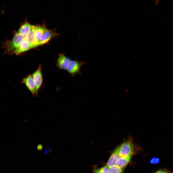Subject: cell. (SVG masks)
I'll list each match as a JSON object with an SVG mask.
<instances>
[{
  "label": "cell",
  "instance_id": "cell-18",
  "mask_svg": "<svg viewBox=\"0 0 173 173\" xmlns=\"http://www.w3.org/2000/svg\"><path fill=\"white\" fill-rule=\"evenodd\" d=\"M52 150L49 147H47L44 152V154H46L50 152Z\"/></svg>",
  "mask_w": 173,
  "mask_h": 173
},
{
  "label": "cell",
  "instance_id": "cell-9",
  "mask_svg": "<svg viewBox=\"0 0 173 173\" xmlns=\"http://www.w3.org/2000/svg\"><path fill=\"white\" fill-rule=\"evenodd\" d=\"M36 26L32 25L28 34L25 37V39L30 44L32 48L36 47L35 32Z\"/></svg>",
  "mask_w": 173,
  "mask_h": 173
},
{
  "label": "cell",
  "instance_id": "cell-7",
  "mask_svg": "<svg viewBox=\"0 0 173 173\" xmlns=\"http://www.w3.org/2000/svg\"><path fill=\"white\" fill-rule=\"evenodd\" d=\"M59 35L54 31L46 29L43 34L40 45L47 43L52 38Z\"/></svg>",
  "mask_w": 173,
  "mask_h": 173
},
{
  "label": "cell",
  "instance_id": "cell-10",
  "mask_svg": "<svg viewBox=\"0 0 173 173\" xmlns=\"http://www.w3.org/2000/svg\"><path fill=\"white\" fill-rule=\"evenodd\" d=\"M120 157L118 147L114 150L111 155L106 165L109 167L116 165Z\"/></svg>",
  "mask_w": 173,
  "mask_h": 173
},
{
  "label": "cell",
  "instance_id": "cell-21",
  "mask_svg": "<svg viewBox=\"0 0 173 173\" xmlns=\"http://www.w3.org/2000/svg\"><path fill=\"white\" fill-rule=\"evenodd\" d=\"M94 173H96L95 172H94Z\"/></svg>",
  "mask_w": 173,
  "mask_h": 173
},
{
  "label": "cell",
  "instance_id": "cell-19",
  "mask_svg": "<svg viewBox=\"0 0 173 173\" xmlns=\"http://www.w3.org/2000/svg\"><path fill=\"white\" fill-rule=\"evenodd\" d=\"M37 148L38 150H41L43 148L42 145L40 143L38 144L37 146Z\"/></svg>",
  "mask_w": 173,
  "mask_h": 173
},
{
  "label": "cell",
  "instance_id": "cell-4",
  "mask_svg": "<svg viewBox=\"0 0 173 173\" xmlns=\"http://www.w3.org/2000/svg\"><path fill=\"white\" fill-rule=\"evenodd\" d=\"M84 62L76 60H71L66 70L71 76H75L80 73L81 67Z\"/></svg>",
  "mask_w": 173,
  "mask_h": 173
},
{
  "label": "cell",
  "instance_id": "cell-15",
  "mask_svg": "<svg viewBox=\"0 0 173 173\" xmlns=\"http://www.w3.org/2000/svg\"><path fill=\"white\" fill-rule=\"evenodd\" d=\"M95 172L96 173H110L109 167L106 165L96 170Z\"/></svg>",
  "mask_w": 173,
  "mask_h": 173
},
{
  "label": "cell",
  "instance_id": "cell-1",
  "mask_svg": "<svg viewBox=\"0 0 173 173\" xmlns=\"http://www.w3.org/2000/svg\"><path fill=\"white\" fill-rule=\"evenodd\" d=\"M25 36L16 32L13 38L6 42L5 45V52L9 54H15V52Z\"/></svg>",
  "mask_w": 173,
  "mask_h": 173
},
{
  "label": "cell",
  "instance_id": "cell-3",
  "mask_svg": "<svg viewBox=\"0 0 173 173\" xmlns=\"http://www.w3.org/2000/svg\"><path fill=\"white\" fill-rule=\"evenodd\" d=\"M118 148L120 157H126L133 154V144L130 140L123 142Z\"/></svg>",
  "mask_w": 173,
  "mask_h": 173
},
{
  "label": "cell",
  "instance_id": "cell-12",
  "mask_svg": "<svg viewBox=\"0 0 173 173\" xmlns=\"http://www.w3.org/2000/svg\"><path fill=\"white\" fill-rule=\"evenodd\" d=\"M32 25L26 22L21 26L17 32L25 37L30 31Z\"/></svg>",
  "mask_w": 173,
  "mask_h": 173
},
{
  "label": "cell",
  "instance_id": "cell-6",
  "mask_svg": "<svg viewBox=\"0 0 173 173\" xmlns=\"http://www.w3.org/2000/svg\"><path fill=\"white\" fill-rule=\"evenodd\" d=\"M71 60L65 54L60 53L58 56L57 60V66L60 69L66 70Z\"/></svg>",
  "mask_w": 173,
  "mask_h": 173
},
{
  "label": "cell",
  "instance_id": "cell-16",
  "mask_svg": "<svg viewBox=\"0 0 173 173\" xmlns=\"http://www.w3.org/2000/svg\"><path fill=\"white\" fill-rule=\"evenodd\" d=\"M160 161L159 159L157 157L152 158L150 161V163L151 164H155L158 163Z\"/></svg>",
  "mask_w": 173,
  "mask_h": 173
},
{
  "label": "cell",
  "instance_id": "cell-5",
  "mask_svg": "<svg viewBox=\"0 0 173 173\" xmlns=\"http://www.w3.org/2000/svg\"><path fill=\"white\" fill-rule=\"evenodd\" d=\"M32 74L35 84L37 90L38 92L43 88L44 86L42 65L41 64Z\"/></svg>",
  "mask_w": 173,
  "mask_h": 173
},
{
  "label": "cell",
  "instance_id": "cell-2",
  "mask_svg": "<svg viewBox=\"0 0 173 173\" xmlns=\"http://www.w3.org/2000/svg\"><path fill=\"white\" fill-rule=\"evenodd\" d=\"M21 83L25 85L33 96L37 97L38 96V92L37 90L32 74H29L24 78Z\"/></svg>",
  "mask_w": 173,
  "mask_h": 173
},
{
  "label": "cell",
  "instance_id": "cell-14",
  "mask_svg": "<svg viewBox=\"0 0 173 173\" xmlns=\"http://www.w3.org/2000/svg\"><path fill=\"white\" fill-rule=\"evenodd\" d=\"M109 169L110 173H123L124 168L115 165L109 167Z\"/></svg>",
  "mask_w": 173,
  "mask_h": 173
},
{
  "label": "cell",
  "instance_id": "cell-20",
  "mask_svg": "<svg viewBox=\"0 0 173 173\" xmlns=\"http://www.w3.org/2000/svg\"><path fill=\"white\" fill-rule=\"evenodd\" d=\"M159 0H155V5H157L158 4Z\"/></svg>",
  "mask_w": 173,
  "mask_h": 173
},
{
  "label": "cell",
  "instance_id": "cell-8",
  "mask_svg": "<svg viewBox=\"0 0 173 173\" xmlns=\"http://www.w3.org/2000/svg\"><path fill=\"white\" fill-rule=\"evenodd\" d=\"M46 29L42 26H36L35 32L36 47L40 45L42 37Z\"/></svg>",
  "mask_w": 173,
  "mask_h": 173
},
{
  "label": "cell",
  "instance_id": "cell-11",
  "mask_svg": "<svg viewBox=\"0 0 173 173\" xmlns=\"http://www.w3.org/2000/svg\"><path fill=\"white\" fill-rule=\"evenodd\" d=\"M31 48H32L31 46L24 38L21 43L17 49L15 54L17 55H18Z\"/></svg>",
  "mask_w": 173,
  "mask_h": 173
},
{
  "label": "cell",
  "instance_id": "cell-13",
  "mask_svg": "<svg viewBox=\"0 0 173 173\" xmlns=\"http://www.w3.org/2000/svg\"><path fill=\"white\" fill-rule=\"evenodd\" d=\"M132 155L126 157H120L116 165L122 168L125 167L130 161Z\"/></svg>",
  "mask_w": 173,
  "mask_h": 173
},
{
  "label": "cell",
  "instance_id": "cell-17",
  "mask_svg": "<svg viewBox=\"0 0 173 173\" xmlns=\"http://www.w3.org/2000/svg\"><path fill=\"white\" fill-rule=\"evenodd\" d=\"M155 173H173L171 171L166 169H162L157 171Z\"/></svg>",
  "mask_w": 173,
  "mask_h": 173
}]
</instances>
